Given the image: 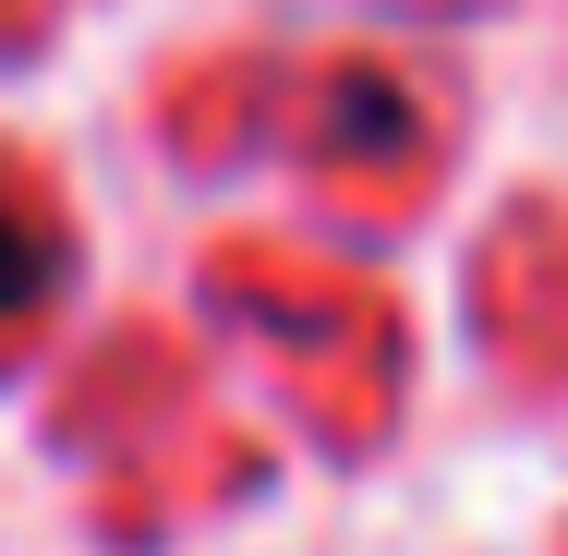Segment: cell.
Wrapping results in <instances>:
<instances>
[{
	"label": "cell",
	"mask_w": 568,
	"mask_h": 556,
	"mask_svg": "<svg viewBox=\"0 0 568 556\" xmlns=\"http://www.w3.org/2000/svg\"><path fill=\"white\" fill-rule=\"evenodd\" d=\"M49 279H61V242H49V219H37L24 194H0V315L49 303Z\"/></svg>",
	"instance_id": "cell-1"
}]
</instances>
